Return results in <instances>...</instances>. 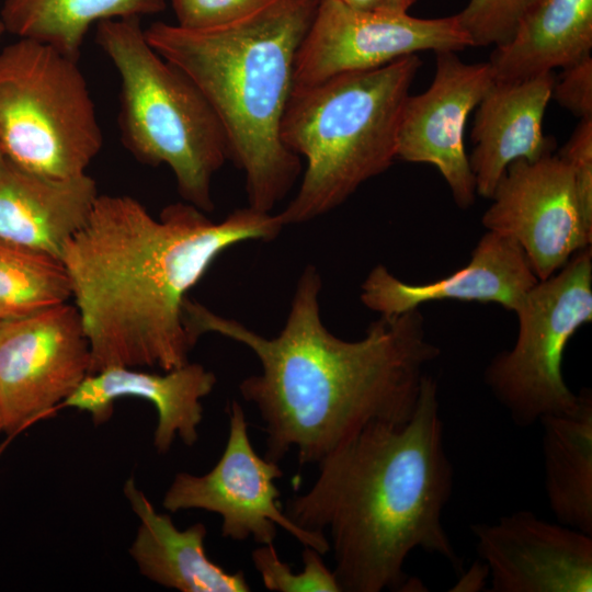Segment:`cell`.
<instances>
[{"label":"cell","instance_id":"ac0fdd59","mask_svg":"<svg viewBox=\"0 0 592 592\" xmlns=\"http://www.w3.org/2000/svg\"><path fill=\"white\" fill-rule=\"evenodd\" d=\"M99 196L83 173L55 179L0 161V241L60 260L65 243L87 221Z\"/></svg>","mask_w":592,"mask_h":592},{"label":"cell","instance_id":"ba28073f","mask_svg":"<svg viewBox=\"0 0 592 592\" xmlns=\"http://www.w3.org/2000/svg\"><path fill=\"white\" fill-rule=\"evenodd\" d=\"M514 312L515 343L491 360L485 382L513 422L525 428L578 406L579 394L563 379L562 360L572 335L592 321L591 246L538 281Z\"/></svg>","mask_w":592,"mask_h":592},{"label":"cell","instance_id":"cb8c5ba5","mask_svg":"<svg viewBox=\"0 0 592 592\" xmlns=\"http://www.w3.org/2000/svg\"><path fill=\"white\" fill-rule=\"evenodd\" d=\"M252 562L264 587L278 592H342L333 571L322 560V554L305 546L303 569L293 572L273 544L261 545L252 551Z\"/></svg>","mask_w":592,"mask_h":592},{"label":"cell","instance_id":"d4e9b609","mask_svg":"<svg viewBox=\"0 0 592 592\" xmlns=\"http://www.w3.org/2000/svg\"><path fill=\"white\" fill-rule=\"evenodd\" d=\"M540 0H469L456 14L471 46H497L513 35L522 18Z\"/></svg>","mask_w":592,"mask_h":592},{"label":"cell","instance_id":"4fadbf2b","mask_svg":"<svg viewBox=\"0 0 592 592\" xmlns=\"http://www.w3.org/2000/svg\"><path fill=\"white\" fill-rule=\"evenodd\" d=\"M435 73L422 93L408 95L397 134V158L434 166L458 207L476 200V184L465 151L467 118L493 83L488 62L466 64L456 52H436Z\"/></svg>","mask_w":592,"mask_h":592},{"label":"cell","instance_id":"f1b7e54d","mask_svg":"<svg viewBox=\"0 0 592 592\" xmlns=\"http://www.w3.org/2000/svg\"><path fill=\"white\" fill-rule=\"evenodd\" d=\"M345 4L372 12L401 14L408 13L417 0H341Z\"/></svg>","mask_w":592,"mask_h":592},{"label":"cell","instance_id":"8fae6325","mask_svg":"<svg viewBox=\"0 0 592 592\" xmlns=\"http://www.w3.org/2000/svg\"><path fill=\"white\" fill-rule=\"evenodd\" d=\"M470 46L456 14L421 19L320 0L296 56L293 86L376 69L419 52H458Z\"/></svg>","mask_w":592,"mask_h":592},{"label":"cell","instance_id":"603a6c76","mask_svg":"<svg viewBox=\"0 0 592 592\" xmlns=\"http://www.w3.org/2000/svg\"><path fill=\"white\" fill-rule=\"evenodd\" d=\"M70 296V280L59 259L0 241V320L67 303Z\"/></svg>","mask_w":592,"mask_h":592},{"label":"cell","instance_id":"e0dca14e","mask_svg":"<svg viewBox=\"0 0 592 592\" xmlns=\"http://www.w3.org/2000/svg\"><path fill=\"white\" fill-rule=\"evenodd\" d=\"M553 72L515 81H493L475 115L468 157L478 195L490 198L510 163L553 153L543 121L555 84Z\"/></svg>","mask_w":592,"mask_h":592},{"label":"cell","instance_id":"7c38bea8","mask_svg":"<svg viewBox=\"0 0 592 592\" xmlns=\"http://www.w3.org/2000/svg\"><path fill=\"white\" fill-rule=\"evenodd\" d=\"M490 198L482 225L513 239L538 281L591 246L592 232L583 221L571 170L558 155L513 161Z\"/></svg>","mask_w":592,"mask_h":592},{"label":"cell","instance_id":"44dd1931","mask_svg":"<svg viewBox=\"0 0 592 592\" xmlns=\"http://www.w3.org/2000/svg\"><path fill=\"white\" fill-rule=\"evenodd\" d=\"M538 422L549 508L559 523L592 535L591 390L580 391L574 410Z\"/></svg>","mask_w":592,"mask_h":592},{"label":"cell","instance_id":"52a82bcc","mask_svg":"<svg viewBox=\"0 0 592 592\" xmlns=\"http://www.w3.org/2000/svg\"><path fill=\"white\" fill-rule=\"evenodd\" d=\"M0 146L10 161L44 177L86 173L103 135L76 58L29 38L0 52Z\"/></svg>","mask_w":592,"mask_h":592},{"label":"cell","instance_id":"2e32d148","mask_svg":"<svg viewBox=\"0 0 592 592\" xmlns=\"http://www.w3.org/2000/svg\"><path fill=\"white\" fill-rule=\"evenodd\" d=\"M216 382L213 372L190 362L162 374L109 367L88 375L62 406L88 412L95 423H102L112 414L116 399H146L158 414L153 445L159 453H166L177 436L187 446L197 441L202 399L213 391Z\"/></svg>","mask_w":592,"mask_h":592},{"label":"cell","instance_id":"4dcf8cb0","mask_svg":"<svg viewBox=\"0 0 592 592\" xmlns=\"http://www.w3.org/2000/svg\"><path fill=\"white\" fill-rule=\"evenodd\" d=\"M4 32H5L4 26H3V24H2V22H1V20H0V37L2 36V34H3Z\"/></svg>","mask_w":592,"mask_h":592},{"label":"cell","instance_id":"8992f818","mask_svg":"<svg viewBox=\"0 0 592 592\" xmlns=\"http://www.w3.org/2000/svg\"><path fill=\"white\" fill-rule=\"evenodd\" d=\"M96 43L121 79L118 123L139 161L166 164L182 198L212 212V181L229 159L223 125L196 84L147 42L140 18L96 24Z\"/></svg>","mask_w":592,"mask_h":592},{"label":"cell","instance_id":"5bb4252c","mask_svg":"<svg viewBox=\"0 0 592 592\" xmlns=\"http://www.w3.org/2000/svg\"><path fill=\"white\" fill-rule=\"evenodd\" d=\"M492 592H591L592 535L531 511L471 525Z\"/></svg>","mask_w":592,"mask_h":592},{"label":"cell","instance_id":"30bf717a","mask_svg":"<svg viewBox=\"0 0 592 592\" xmlns=\"http://www.w3.org/2000/svg\"><path fill=\"white\" fill-rule=\"evenodd\" d=\"M90 363L75 305L0 320L2 431L14 435L62 403L90 375Z\"/></svg>","mask_w":592,"mask_h":592},{"label":"cell","instance_id":"f546056e","mask_svg":"<svg viewBox=\"0 0 592 592\" xmlns=\"http://www.w3.org/2000/svg\"><path fill=\"white\" fill-rule=\"evenodd\" d=\"M488 576V569L485 563H475L467 573L464 574L460 582L455 588H464L463 590L476 591L477 588L483 587V580Z\"/></svg>","mask_w":592,"mask_h":592},{"label":"cell","instance_id":"3957f363","mask_svg":"<svg viewBox=\"0 0 592 592\" xmlns=\"http://www.w3.org/2000/svg\"><path fill=\"white\" fill-rule=\"evenodd\" d=\"M317 465L312 486L284 511L301 528L326 535L342 591L405 588L403 566L414 549L462 566L442 522L454 471L432 376H423L406 422L369 423Z\"/></svg>","mask_w":592,"mask_h":592},{"label":"cell","instance_id":"ffe728a7","mask_svg":"<svg viewBox=\"0 0 592 592\" xmlns=\"http://www.w3.org/2000/svg\"><path fill=\"white\" fill-rule=\"evenodd\" d=\"M592 50V0H540L488 61L494 81H515L567 68Z\"/></svg>","mask_w":592,"mask_h":592},{"label":"cell","instance_id":"9c48e42d","mask_svg":"<svg viewBox=\"0 0 592 592\" xmlns=\"http://www.w3.org/2000/svg\"><path fill=\"white\" fill-rule=\"evenodd\" d=\"M282 476L278 463L254 451L246 413L234 400L229 409V434L219 460L201 476L177 474L162 505L171 512L198 509L217 513L226 538L273 544L280 526L301 545L327 554L330 546L326 535L301 528L281 506L274 480Z\"/></svg>","mask_w":592,"mask_h":592},{"label":"cell","instance_id":"d6a6232c","mask_svg":"<svg viewBox=\"0 0 592 592\" xmlns=\"http://www.w3.org/2000/svg\"><path fill=\"white\" fill-rule=\"evenodd\" d=\"M4 158V155L2 152L1 146H0V161Z\"/></svg>","mask_w":592,"mask_h":592},{"label":"cell","instance_id":"277c9868","mask_svg":"<svg viewBox=\"0 0 592 592\" xmlns=\"http://www.w3.org/2000/svg\"><path fill=\"white\" fill-rule=\"evenodd\" d=\"M320 0H270L230 23L189 30L155 22L150 46L204 94L225 130L229 159L243 171L248 206L271 212L291 191L300 157L280 127L299 46Z\"/></svg>","mask_w":592,"mask_h":592},{"label":"cell","instance_id":"d6986e66","mask_svg":"<svg viewBox=\"0 0 592 592\" xmlns=\"http://www.w3.org/2000/svg\"><path fill=\"white\" fill-rule=\"evenodd\" d=\"M124 493L140 521L130 555L145 577L182 592L251 590L243 571L228 572L207 557L204 524L179 530L169 515L156 511L133 478Z\"/></svg>","mask_w":592,"mask_h":592},{"label":"cell","instance_id":"7a4b0ae2","mask_svg":"<svg viewBox=\"0 0 592 592\" xmlns=\"http://www.w3.org/2000/svg\"><path fill=\"white\" fill-rule=\"evenodd\" d=\"M283 227L277 214L250 206L215 223L174 203L156 218L132 196L99 194L60 254L90 345V374L189 363V291L227 249L273 240Z\"/></svg>","mask_w":592,"mask_h":592},{"label":"cell","instance_id":"6da1fadb","mask_svg":"<svg viewBox=\"0 0 592 592\" xmlns=\"http://www.w3.org/2000/svg\"><path fill=\"white\" fill-rule=\"evenodd\" d=\"M315 265L299 275L281 332L266 338L204 305L185 299V329L194 345L217 333L247 346L261 372L239 384L264 421V457L278 463L295 448L298 463H318L373 422L400 424L412 414L425 375L440 355L419 308L380 315L362 339L335 337L323 325Z\"/></svg>","mask_w":592,"mask_h":592},{"label":"cell","instance_id":"484cf974","mask_svg":"<svg viewBox=\"0 0 592 592\" xmlns=\"http://www.w3.org/2000/svg\"><path fill=\"white\" fill-rule=\"evenodd\" d=\"M558 156L571 170L582 218L592 232V117L580 119Z\"/></svg>","mask_w":592,"mask_h":592},{"label":"cell","instance_id":"1f68e13d","mask_svg":"<svg viewBox=\"0 0 592 592\" xmlns=\"http://www.w3.org/2000/svg\"><path fill=\"white\" fill-rule=\"evenodd\" d=\"M0 431H2V414H1V409H0Z\"/></svg>","mask_w":592,"mask_h":592},{"label":"cell","instance_id":"7402d4cb","mask_svg":"<svg viewBox=\"0 0 592 592\" xmlns=\"http://www.w3.org/2000/svg\"><path fill=\"white\" fill-rule=\"evenodd\" d=\"M164 0H4L0 20L19 38L48 44L78 58L94 22L162 12Z\"/></svg>","mask_w":592,"mask_h":592},{"label":"cell","instance_id":"83f0119b","mask_svg":"<svg viewBox=\"0 0 592 592\" xmlns=\"http://www.w3.org/2000/svg\"><path fill=\"white\" fill-rule=\"evenodd\" d=\"M553 96L580 119L592 117L591 56L563 69L559 80H555Z\"/></svg>","mask_w":592,"mask_h":592},{"label":"cell","instance_id":"9a60e30c","mask_svg":"<svg viewBox=\"0 0 592 592\" xmlns=\"http://www.w3.org/2000/svg\"><path fill=\"white\" fill-rule=\"evenodd\" d=\"M538 283L523 250L511 238L486 232L468 264L425 284H409L377 264L361 285V301L379 315H398L434 300L496 303L513 312Z\"/></svg>","mask_w":592,"mask_h":592},{"label":"cell","instance_id":"4316f807","mask_svg":"<svg viewBox=\"0 0 592 592\" xmlns=\"http://www.w3.org/2000/svg\"><path fill=\"white\" fill-rule=\"evenodd\" d=\"M270 0H171L178 25L189 30L220 26L238 20Z\"/></svg>","mask_w":592,"mask_h":592},{"label":"cell","instance_id":"5b68a950","mask_svg":"<svg viewBox=\"0 0 592 592\" xmlns=\"http://www.w3.org/2000/svg\"><path fill=\"white\" fill-rule=\"evenodd\" d=\"M420 67L419 56L410 55L376 69L293 86L280 136L306 159V169L296 195L277 214L284 226L333 210L391 166L401 112Z\"/></svg>","mask_w":592,"mask_h":592}]
</instances>
